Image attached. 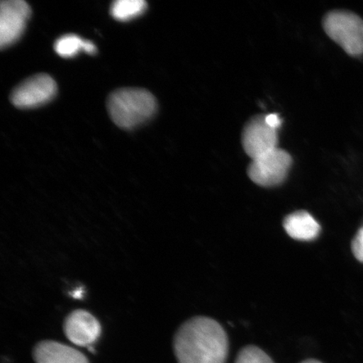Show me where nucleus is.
<instances>
[{
    "label": "nucleus",
    "instance_id": "obj_4",
    "mask_svg": "<svg viewBox=\"0 0 363 363\" xmlns=\"http://www.w3.org/2000/svg\"><path fill=\"white\" fill-rule=\"evenodd\" d=\"M293 164V158L288 152L276 148L254 159L247 169V175L254 184L270 188L282 184L287 179Z\"/></svg>",
    "mask_w": 363,
    "mask_h": 363
},
{
    "label": "nucleus",
    "instance_id": "obj_14",
    "mask_svg": "<svg viewBox=\"0 0 363 363\" xmlns=\"http://www.w3.org/2000/svg\"><path fill=\"white\" fill-rule=\"evenodd\" d=\"M352 251L356 259L363 262V227L352 240Z\"/></svg>",
    "mask_w": 363,
    "mask_h": 363
},
{
    "label": "nucleus",
    "instance_id": "obj_11",
    "mask_svg": "<svg viewBox=\"0 0 363 363\" xmlns=\"http://www.w3.org/2000/svg\"><path fill=\"white\" fill-rule=\"evenodd\" d=\"M54 49L59 56L65 58L74 57L79 52L84 51L91 55L96 53L97 48L90 40H84L79 36L68 34L61 36L54 44Z\"/></svg>",
    "mask_w": 363,
    "mask_h": 363
},
{
    "label": "nucleus",
    "instance_id": "obj_17",
    "mask_svg": "<svg viewBox=\"0 0 363 363\" xmlns=\"http://www.w3.org/2000/svg\"><path fill=\"white\" fill-rule=\"evenodd\" d=\"M301 363H323V362H321L319 360L313 359V358H311V359H306L305 361L301 362Z\"/></svg>",
    "mask_w": 363,
    "mask_h": 363
},
{
    "label": "nucleus",
    "instance_id": "obj_9",
    "mask_svg": "<svg viewBox=\"0 0 363 363\" xmlns=\"http://www.w3.org/2000/svg\"><path fill=\"white\" fill-rule=\"evenodd\" d=\"M35 363H89L77 349L55 340H43L34 348Z\"/></svg>",
    "mask_w": 363,
    "mask_h": 363
},
{
    "label": "nucleus",
    "instance_id": "obj_7",
    "mask_svg": "<svg viewBox=\"0 0 363 363\" xmlns=\"http://www.w3.org/2000/svg\"><path fill=\"white\" fill-rule=\"evenodd\" d=\"M30 13L24 0H4L0 4V48L10 47L20 39Z\"/></svg>",
    "mask_w": 363,
    "mask_h": 363
},
{
    "label": "nucleus",
    "instance_id": "obj_8",
    "mask_svg": "<svg viewBox=\"0 0 363 363\" xmlns=\"http://www.w3.org/2000/svg\"><path fill=\"white\" fill-rule=\"evenodd\" d=\"M63 331L66 337L76 346L90 347L101 335V326L89 312L76 310L65 318Z\"/></svg>",
    "mask_w": 363,
    "mask_h": 363
},
{
    "label": "nucleus",
    "instance_id": "obj_16",
    "mask_svg": "<svg viewBox=\"0 0 363 363\" xmlns=\"http://www.w3.org/2000/svg\"><path fill=\"white\" fill-rule=\"evenodd\" d=\"M83 296V290H75L74 293H72V297L75 298H80Z\"/></svg>",
    "mask_w": 363,
    "mask_h": 363
},
{
    "label": "nucleus",
    "instance_id": "obj_6",
    "mask_svg": "<svg viewBox=\"0 0 363 363\" xmlns=\"http://www.w3.org/2000/svg\"><path fill=\"white\" fill-rule=\"evenodd\" d=\"M278 133L267 123L265 115L254 116L245 125L242 144L252 160L278 148Z\"/></svg>",
    "mask_w": 363,
    "mask_h": 363
},
{
    "label": "nucleus",
    "instance_id": "obj_1",
    "mask_svg": "<svg viewBox=\"0 0 363 363\" xmlns=\"http://www.w3.org/2000/svg\"><path fill=\"white\" fill-rule=\"evenodd\" d=\"M174 350L179 363H225L228 335L211 318L194 317L177 331Z\"/></svg>",
    "mask_w": 363,
    "mask_h": 363
},
{
    "label": "nucleus",
    "instance_id": "obj_3",
    "mask_svg": "<svg viewBox=\"0 0 363 363\" xmlns=\"http://www.w3.org/2000/svg\"><path fill=\"white\" fill-rule=\"evenodd\" d=\"M323 28L349 56L363 55V21L359 16L350 11H330L324 17Z\"/></svg>",
    "mask_w": 363,
    "mask_h": 363
},
{
    "label": "nucleus",
    "instance_id": "obj_5",
    "mask_svg": "<svg viewBox=\"0 0 363 363\" xmlns=\"http://www.w3.org/2000/svg\"><path fill=\"white\" fill-rule=\"evenodd\" d=\"M57 85L51 76L39 74L22 82L13 89L11 101L19 108L43 106L55 97Z\"/></svg>",
    "mask_w": 363,
    "mask_h": 363
},
{
    "label": "nucleus",
    "instance_id": "obj_13",
    "mask_svg": "<svg viewBox=\"0 0 363 363\" xmlns=\"http://www.w3.org/2000/svg\"><path fill=\"white\" fill-rule=\"evenodd\" d=\"M235 363H275L267 354L256 346L245 347L238 353Z\"/></svg>",
    "mask_w": 363,
    "mask_h": 363
},
{
    "label": "nucleus",
    "instance_id": "obj_10",
    "mask_svg": "<svg viewBox=\"0 0 363 363\" xmlns=\"http://www.w3.org/2000/svg\"><path fill=\"white\" fill-rule=\"evenodd\" d=\"M284 227L290 238L298 240H315L320 233V225L310 213L301 211L285 218Z\"/></svg>",
    "mask_w": 363,
    "mask_h": 363
},
{
    "label": "nucleus",
    "instance_id": "obj_12",
    "mask_svg": "<svg viewBox=\"0 0 363 363\" xmlns=\"http://www.w3.org/2000/svg\"><path fill=\"white\" fill-rule=\"evenodd\" d=\"M147 8L144 0H117L112 4L111 13L117 21H128L142 16Z\"/></svg>",
    "mask_w": 363,
    "mask_h": 363
},
{
    "label": "nucleus",
    "instance_id": "obj_15",
    "mask_svg": "<svg viewBox=\"0 0 363 363\" xmlns=\"http://www.w3.org/2000/svg\"><path fill=\"white\" fill-rule=\"evenodd\" d=\"M266 121L272 128L278 130L281 125H282V121H281L279 116L277 113H269L266 115Z\"/></svg>",
    "mask_w": 363,
    "mask_h": 363
},
{
    "label": "nucleus",
    "instance_id": "obj_2",
    "mask_svg": "<svg viewBox=\"0 0 363 363\" xmlns=\"http://www.w3.org/2000/svg\"><path fill=\"white\" fill-rule=\"evenodd\" d=\"M157 103L147 89H120L108 96L107 110L113 123L122 129H134L155 115Z\"/></svg>",
    "mask_w": 363,
    "mask_h": 363
}]
</instances>
